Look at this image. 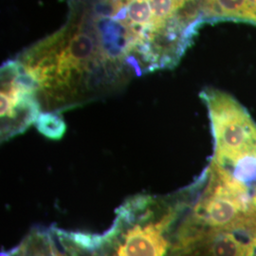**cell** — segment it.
Listing matches in <instances>:
<instances>
[{"instance_id": "obj_1", "label": "cell", "mask_w": 256, "mask_h": 256, "mask_svg": "<svg viewBox=\"0 0 256 256\" xmlns=\"http://www.w3.org/2000/svg\"><path fill=\"white\" fill-rule=\"evenodd\" d=\"M202 178V192L180 225L229 230L256 239V207L250 187L212 160Z\"/></svg>"}, {"instance_id": "obj_2", "label": "cell", "mask_w": 256, "mask_h": 256, "mask_svg": "<svg viewBox=\"0 0 256 256\" xmlns=\"http://www.w3.org/2000/svg\"><path fill=\"white\" fill-rule=\"evenodd\" d=\"M185 202L162 206L154 198L144 206L117 209V218L90 252L82 256H167L172 244V228L185 208Z\"/></svg>"}, {"instance_id": "obj_3", "label": "cell", "mask_w": 256, "mask_h": 256, "mask_svg": "<svg viewBox=\"0 0 256 256\" xmlns=\"http://www.w3.org/2000/svg\"><path fill=\"white\" fill-rule=\"evenodd\" d=\"M206 104L214 140L212 160L246 185L256 180V122L248 110L226 92L206 88Z\"/></svg>"}, {"instance_id": "obj_4", "label": "cell", "mask_w": 256, "mask_h": 256, "mask_svg": "<svg viewBox=\"0 0 256 256\" xmlns=\"http://www.w3.org/2000/svg\"><path fill=\"white\" fill-rule=\"evenodd\" d=\"M167 256H256V239L229 230L180 225Z\"/></svg>"}, {"instance_id": "obj_5", "label": "cell", "mask_w": 256, "mask_h": 256, "mask_svg": "<svg viewBox=\"0 0 256 256\" xmlns=\"http://www.w3.org/2000/svg\"><path fill=\"white\" fill-rule=\"evenodd\" d=\"M1 95L9 101L8 114L1 118V140H7L25 132L40 115L41 104L36 95L16 84L1 88Z\"/></svg>"}, {"instance_id": "obj_6", "label": "cell", "mask_w": 256, "mask_h": 256, "mask_svg": "<svg viewBox=\"0 0 256 256\" xmlns=\"http://www.w3.org/2000/svg\"><path fill=\"white\" fill-rule=\"evenodd\" d=\"M202 14L208 18H234L256 23L248 0H200Z\"/></svg>"}, {"instance_id": "obj_7", "label": "cell", "mask_w": 256, "mask_h": 256, "mask_svg": "<svg viewBox=\"0 0 256 256\" xmlns=\"http://www.w3.org/2000/svg\"><path fill=\"white\" fill-rule=\"evenodd\" d=\"M1 256H54V242L50 229L32 230L18 247Z\"/></svg>"}, {"instance_id": "obj_8", "label": "cell", "mask_w": 256, "mask_h": 256, "mask_svg": "<svg viewBox=\"0 0 256 256\" xmlns=\"http://www.w3.org/2000/svg\"><path fill=\"white\" fill-rule=\"evenodd\" d=\"M39 133L50 140H61L64 137L66 126L62 115L57 111H46L40 113L36 122Z\"/></svg>"}, {"instance_id": "obj_9", "label": "cell", "mask_w": 256, "mask_h": 256, "mask_svg": "<svg viewBox=\"0 0 256 256\" xmlns=\"http://www.w3.org/2000/svg\"><path fill=\"white\" fill-rule=\"evenodd\" d=\"M50 234H52V232H50ZM54 256H68L64 254V250L56 244L54 239Z\"/></svg>"}, {"instance_id": "obj_10", "label": "cell", "mask_w": 256, "mask_h": 256, "mask_svg": "<svg viewBox=\"0 0 256 256\" xmlns=\"http://www.w3.org/2000/svg\"><path fill=\"white\" fill-rule=\"evenodd\" d=\"M248 2H250V8H252V12H254V14L256 24V0H248Z\"/></svg>"}, {"instance_id": "obj_11", "label": "cell", "mask_w": 256, "mask_h": 256, "mask_svg": "<svg viewBox=\"0 0 256 256\" xmlns=\"http://www.w3.org/2000/svg\"><path fill=\"white\" fill-rule=\"evenodd\" d=\"M252 202H254V204L256 205V192H254V196H252Z\"/></svg>"}]
</instances>
